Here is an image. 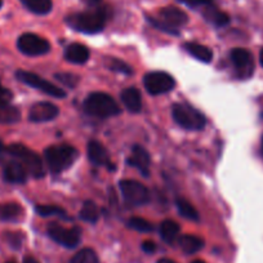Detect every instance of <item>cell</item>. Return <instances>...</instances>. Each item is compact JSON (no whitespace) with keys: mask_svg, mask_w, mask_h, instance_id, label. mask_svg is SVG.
Segmentation results:
<instances>
[{"mask_svg":"<svg viewBox=\"0 0 263 263\" xmlns=\"http://www.w3.org/2000/svg\"><path fill=\"white\" fill-rule=\"evenodd\" d=\"M87 11L78 12L66 17V24L75 31L83 34H97L102 31L110 17V8L103 0H83Z\"/></svg>","mask_w":263,"mask_h":263,"instance_id":"6da1fadb","label":"cell"},{"mask_svg":"<svg viewBox=\"0 0 263 263\" xmlns=\"http://www.w3.org/2000/svg\"><path fill=\"white\" fill-rule=\"evenodd\" d=\"M78 150L72 146H50L45 150L44 158L48 168L52 173H61L69 169L78 159Z\"/></svg>","mask_w":263,"mask_h":263,"instance_id":"7a4b0ae2","label":"cell"},{"mask_svg":"<svg viewBox=\"0 0 263 263\" xmlns=\"http://www.w3.org/2000/svg\"><path fill=\"white\" fill-rule=\"evenodd\" d=\"M84 110L88 115L96 118H111L120 114V107L111 96L106 93H90L84 101Z\"/></svg>","mask_w":263,"mask_h":263,"instance_id":"3957f363","label":"cell"},{"mask_svg":"<svg viewBox=\"0 0 263 263\" xmlns=\"http://www.w3.org/2000/svg\"><path fill=\"white\" fill-rule=\"evenodd\" d=\"M172 115H173L176 123L187 130H201L206 124L205 116L189 103L173 105Z\"/></svg>","mask_w":263,"mask_h":263,"instance_id":"277c9868","label":"cell"},{"mask_svg":"<svg viewBox=\"0 0 263 263\" xmlns=\"http://www.w3.org/2000/svg\"><path fill=\"white\" fill-rule=\"evenodd\" d=\"M6 151L9 155L13 156L16 160L21 161L25 168H26L27 173L31 174L32 177L39 178V177L44 176V166H43L40 156L32 150L27 148L26 146L13 143V145L6 147Z\"/></svg>","mask_w":263,"mask_h":263,"instance_id":"5b68a950","label":"cell"},{"mask_svg":"<svg viewBox=\"0 0 263 263\" xmlns=\"http://www.w3.org/2000/svg\"><path fill=\"white\" fill-rule=\"evenodd\" d=\"M121 195L126 204L132 206H141L145 205L150 200V192L147 187L138 181L133 179H123L119 183Z\"/></svg>","mask_w":263,"mask_h":263,"instance_id":"8992f818","label":"cell"},{"mask_svg":"<svg viewBox=\"0 0 263 263\" xmlns=\"http://www.w3.org/2000/svg\"><path fill=\"white\" fill-rule=\"evenodd\" d=\"M16 78L24 84L29 85V87L34 88V89L40 90V92L45 93V95L50 96V97L54 98H65L66 92L61 89L60 87H57L53 83L48 82L44 78L39 77V75L34 74V72L24 71V70H18L16 72Z\"/></svg>","mask_w":263,"mask_h":263,"instance_id":"52a82bcc","label":"cell"},{"mask_svg":"<svg viewBox=\"0 0 263 263\" xmlns=\"http://www.w3.org/2000/svg\"><path fill=\"white\" fill-rule=\"evenodd\" d=\"M143 85L150 95L159 96L173 90L176 87V80L166 72L153 71L145 75Z\"/></svg>","mask_w":263,"mask_h":263,"instance_id":"ba28073f","label":"cell"},{"mask_svg":"<svg viewBox=\"0 0 263 263\" xmlns=\"http://www.w3.org/2000/svg\"><path fill=\"white\" fill-rule=\"evenodd\" d=\"M17 47L20 52L26 55H31V57L47 54L50 50V44L48 40L31 32L21 35L17 40Z\"/></svg>","mask_w":263,"mask_h":263,"instance_id":"9c48e42d","label":"cell"},{"mask_svg":"<svg viewBox=\"0 0 263 263\" xmlns=\"http://www.w3.org/2000/svg\"><path fill=\"white\" fill-rule=\"evenodd\" d=\"M48 235L53 241L57 244L62 245L65 248H77L80 242V230L78 227H72V229H66V227L61 226L58 223H50L48 227Z\"/></svg>","mask_w":263,"mask_h":263,"instance_id":"30bf717a","label":"cell"},{"mask_svg":"<svg viewBox=\"0 0 263 263\" xmlns=\"http://www.w3.org/2000/svg\"><path fill=\"white\" fill-rule=\"evenodd\" d=\"M232 63L236 67L240 78H249L254 70V62H253V55L249 50L244 48H235L230 53Z\"/></svg>","mask_w":263,"mask_h":263,"instance_id":"8fae6325","label":"cell"},{"mask_svg":"<svg viewBox=\"0 0 263 263\" xmlns=\"http://www.w3.org/2000/svg\"><path fill=\"white\" fill-rule=\"evenodd\" d=\"M60 114V108L50 102L35 103L29 114V119L32 123H47L55 119Z\"/></svg>","mask_w":263,"mask_h":263,"instance_id":"7c38bea8","label":"cell"},{"mask_svg":"<svg viewBox=\"0 0 263 263\" xmlns=\"http://www.w3.org/2000/svg\"><path fill=\"white\" fill-rule=\"evenodd\" d=\"M128 163L129 165L137 168L143 176L147 177L148 173H150L151 159L147 151L142 146H133V148H132V155L128 159Z\"/></svg>","mask_w":263,"mask_h":263,"instance_id":"4fadbf2b","label":"cell"},{"mask_svg":"<svg viewBox=\"0 0 263 263\" xmlns=\"http://www.w3.org/2000/svg\"><path fill=\"white\" fill-rule=\"evenodd\" d=\"M159 14H160L161 21H164L166 25L174 27V29L184 26L189 22V16L182 9L177 8L174 6H169L160 9Z\"/></svg>","mask_w":263,"mask_h":263,"instance_id":"5bb4252c","label":"cell"},{"mask_svg":"<svg viewBox=\"0 0 263 263\" xmlns=\"http://www.w3.org/2000/svg\"><path fill=\"white\" fill-rule=\"evenodd\" d=\"M3 177L8 183H25L27 181V171L18 160H11L6 164Z\"/></svg>","mask_w":263,"mask_h":263,"instance_id":"9a60e30c","label":"cell"},{"mask_svg":"<svg viewBox=\"0 0 263 263\" xmlns=\"http://www.w3.org/2000/svg\"><path fill=\"white\" fill-rule=\"evenodd\" d=\"M121 102L130 112H140L142 108V97L137 88H126L120 95Z\"/></svg>","mask_w":263,"mask_h":263,"instance_id":"2e32d148","label":"cell"},{"mask_svg":"<svg viewBox=\"0 0 263 263\" xmlns=\"http://www.w3.org/2000/svg\"><path fill=\"white\" fill-rule=\"evenodd\" d=\"M65 58L66 61L75 63V65H82V63L87 62L88 58H89V49L85 45L74 43V44H70L66 48Z\"/></svg>","mask_w":263,"mask_h":263,"instance_id":"e0dca14e","label":"cell"},{"mask_svg":"<svg viewBox=\"0 0 263 263\" xmlns=\"http://www.w3.org/2000/svg\"><path fill=\"white\" fill-rule=\"evenodd\" d=\"M203 16L205 17L206 21L211 22V24L214 25L216 27H223L226 26V25H229L230 22L229 14L224 13V12H222L221 9L217 8L213 3L204 7Z\"/></svg>","mask_w":263,"mask_h":263,"instance_id":"ac0fdd59","label":"cell"},{"mask_svg":"<svg viewBox=\"0 0 263 263\" xmlns=\"http://www.w3.org/2000/svg\"><path fill=\"white\" fill-rule=\"evenodd\" d=\"M88 158L95 165H106L108 163L107 150L98 141H90L88 143Z\"/></svg>","mask_w":263,"mask_h":263,"instance_id":"d6986e66","label":"cell"},{"mask_svg":"<svg viewBox=\"0 0 263 263\" xmlns=\"http://www.w3.org/2000/svg\"><path fill=\"white\" fill-rule=\"evenodd\" d=\"M183 48L190 55L195 57L197 61H200V62L209 63L212 60H213V52H212L208 47H205V45L203 44L190 42V43H186V44L183 45Z\"/></svg>","mask_w":263,"mask_h":263,"instance_id":"ffe728a7","label":"cell"},{"mask_svg":"<svg viewBox=\"0 0 263 263\" xmlns=\"http://www.w3.org/2000/svg\"><path fill=\"white\" fill-rule=\"evenodd\" d=\"M24 218V209L17 203H4L0 205V221L18 222Z\"/></svg>","mask_w":263,"mask_h":263,"instance_id":"44dd1931","label":"cell"},{"mask_svg":"<svg viewBox=\"0 0 263 263\" xmlns=\"http://www.w3.org/2000/svg\"><path fill=\"white\" fill-rule=\"evenodd\" d=\"M179 247L187 254H194L197 253L200 249H203L204 241L199 236L195 235H183L179 237Z\"/></svg>","mask_w":263,"mask_h":263,"instance_id":"7402d4cb","label":"cell"},{"mask_svg":"<svg viewBox=\"0 0 263 263\" xmlns=\"http://www.w3.org/2000/svg\"><path fill=\"white\" fill-rule=\"evenodd\" d=\"M179 224L172 219H166L160 224V236L166 244H173L179 234Z\"/></svg>","mask_w":263,"mask_h":263,"instance_id":"603a6c76","label":"cell"},{"mask_svg":"<svg viewBox=\"0 0 263 263\" xmlns=\"http://www.w3.org/2000/svg\"><path fill=\"white\" fill-rule=\"evenodd\" d=\"M30 12L35 14H48L52 11V0H20Z\"/></svg>","mask_w":263,"mask_h":263,"instance_id":"cb8c5ba5","label":"cell"},{"mask_svg":"<svg viewBox=\"0 0 263 263\" xmlns=\"http://www.w3.org/2000/svg\"><path fill=\"white\" fill-rule=\"evenodd\" d=\"M21 119V111L12 106L11 103L8 105H0V124H16Z\"/></svg>","mask_w":263,"mask_h":263,"instance_id":"d4e9b609","label":"cell"},{"mask_svg":"<svg viewBox=\"0 0 263 263\" xmlns=\"http://www.w3.org/2000/svg\"><path fill=\"white\" fill-rule=\"evenodd\" d=\"M98 217H100V211H98V206L96 205V203H93V201H85L83 204L82 211H80V218L85 222L95 223V222H97Z\"/></svg>","mask_w":263,"mask_h":263,"instance_id":"484cf974","label":"cell"},{"mask_svg":"<svg viewBox=\"0 0 263 263\" xmlns=\"http://www.w3.org/2000/svg\"><path fill=\"white\" fill-rule=\"evenodd\" d=\"M177 209H178L179 214L184 218L190 219V221H199V213L196 209L191 205L187 200L184 199H177L176 200Z\"/></svg>","mask_w":263,"mask_h":263,"instance_id":"4316f807","label":"cell"},{"mask_svg":"<svg viewBox=\"0 0 263 263\" xmlns=\"http://www.w3.org/2000/svg\"><path fill=\"white\" fill-rule=\"evenodd\" d=\"M106 67L111 71L120 72L124 75H132L133 74V69L124 61L119 60V58H107L106 60Z\"/></svg>","mask_w":263,"mask_h":263,"instance_id":"83f0119b","label":"cell"},{"mask_svg":"<svg viewBox=\"0 0 263 263\" xmlns=\"http://www.w3.org/2000/svg\"><path fill=\"white\" fill-rule=\"evenodd\" d=\"M70 263H98V257L92 249H82L71 258Z\"/></svg>","mask_w":263,"mask_h":263,"instance_id":"f1b7e54d","label":"cell"},{"mask_svg":"<svg viewBox=\"0 0 263 263\" xmlns=\"http://www.w3.org/2000/svg\"><path fill=\"white\" fill-rule=\"evenodd\" d=\"M126 224H128V227L138 232H151L154 230V226L150 222L143 218H140V217H133V218L128 219Z\"/></svg>","mask_w":263,"mask_h":263,"instance_id":"f546056e","label":"cell"},{"mask_svg":"<svg viewBox=\"0 0 263 263\" xmlns=\"http://www.w3.org/2000/svg\"><path fill=\"white\" fill-rule=\"evenodd\" d=\"M35 212L42 217L63 216L65 214V211L62 208L55 205H36L35 206Z\"/></svg>","mask_w":263,"mask_h":263,"instance_id":"4dcf8cb0","label":"cell"},{"mask_svg":"<svg viewBox=\"0 0 263 263\" xmlns=\"http://www.w3.org/2000/svg\"><path fill=\"white\" fill-rule=\"evenodd\" d=\"M55 79L62 83L63 85H66V87L75 88L79 83L80 78L74 74H70V72H60V74H55Z\"/></svg>","mask_w":263,"mask_h":263,"instance_id":"1f68e13d","label":"cell"},{"mask_svg":"<svg viewBox=\"0 0 263 263\" xmlns=\"http://www.w3.org/2000/svg\"><path fill=\"white\" fill-rule=\"evenodd\" d=\"M147 21L150 22L153 26H155L158 30H161V31L166 32V34H171V35H179V31L178 29H174V27L169 26V25H166L165 22L161 21L160 18H155V17H150L147 16Z\"/></svg>","mask_w":263,"mask_h":263,"instance_id":"d6a6232c","label":"cell"},{"mask_svg":"<svg viewBox=\"0 0 263 263\" xmlns=\"http://www.w3.org/2000/svg\"><path fill=\"white\" fill-rule=\"evenodd\" d=\"M7 241L9 242V245H11L12 248L20 249L22 244L21 234H17V232H8V234H7Z\"/></svg>","mask_w":263,"mask_h":263,"instance_id":"836d02e7","label":"cell"},{"mask_svg":"<svg viewBox=\"0 0 263 263\" xmlns=\"http://www.w3.org/2000/svg\"><path fill=\"white\" fill-rule=\"evenodd\" d=\"M178 2L190 7V8H199V7H205L213 3V0H178Z\"/></svg>","mask_w":263,"mask_h":263,"instance_id":"e575fe53","label":"cell"},{"mask_svg":"<svg viewBox=\"0 0 263 263\" xmlns=\"http://www.w3.org/2000/svg\"><path fill=\"white\" fill-rule=\"evenodd\" d=\"M12 98H13V95L11 90L0 84V105H8L11 103Z\"/></svg>","mask_w":263,"mask_h":263,"instance_id":"d590c367","label":"cell"},{"mask_svg":"<svg viewBox=\"0 0 263 263\" xmlns=\"http://www.w3.org/2000/svg\"><path fill=\"white\" fill-rule=\"evenodd\" d=\"M142 249H143V252L147 253V254H153V253L156 250L155 242L148 241V240H147V241L142 242Z\"/></svg>","mask_w":263,"mask_h":263,"instance_id":"8d00e7d4","label":"cell"},{"mask_svg":"<svg viewBox=\"0 0 263 263\" xmlns=\"http://www.w3.org/2000/svg\"><path fill=\"white\" fill-rule=\"evenodd\" d=\"M24 263H39L34 257H25Z\"/></svg>","mask_w":263,"mask_h":263,"instance_id":"74e56055","label":"cell"},{"mask_svg":"<svg viewBox=\"0 0 263 263\" xmlns=\"http://www.w3.org/2000/svg\"><path fill=\"white\" fill-rule=\"evenodd\" d=\"M158 263H176V262L172 259H168V258H163V259H159Z\"/></svg>","mask_w":263,"mask_h":263,"instance_id":"f35d334b","label":"cell"},{"mask_svg":"<svg viewBox=\"0 0 263 263\" xmlns=\"http://www.w3.org/2000/svg\"><path fill=\"white\" fill-rule=\"evenodd\" d=\"M259 62H260V65H262V67H263V49L260 50V53H259Z\"/></svg>","mask_w":263,"mask_h":263,"instance_id":"ab89813d","label":"cell"},{"mask_svg":"<svg viewBox=\"0 0 263 263\" xmlns=\"http://www.w3.org/2000/svg\"><path fill=\"white\" fill-rule=\"evenodd\" d=\"M4 150H6V147H4V143L2 142V140H0V153H3Z\"/></svg>","mask_w":263,"mask_h":263,"instance_id":"60d3db41","label":"cell"},{"mask_svg":"<svg viewBox=\"0 0 263 263\" xmlns=\"http://www.w3.org/2000/svg\"><path fill=\"white\" fill-rule=\"evenodd\" d=\"M192 263H205L204 262V260H200V259H197V260H194V262Z\"/></svg>","mask_w":263,"mask_h":263,"instance_id":"b9f144b4","label":"cell"},{"mask_svg":"<svg viewBox=\"0 0 263 263\" xmlns=\"http://www.w3.org/2000/svg\"><path fill=\"white\" fill-rule=\"evenodd\" d=\"M3 7V0H0V8Z\"/></svg>","mask_w":263,"mask_h":263,"instance_id":"7bdbcfd3","label":"cell"},{"mask_svg":"<svg viewBox=\"0 0 263 263\" xmlns=\"http://www.w3.org/2000/svg\"><path fill=\"white\" fill-rule=\"evenodd\" d=\"M262 151H263V140H262Z\"/></svg>","mask_w":263,"mask_h":263,"instance_id":"ee69618b","label":"cell"},{"mask_svg":"<svg viewBox=\"0 0 263 263\" xmlns=\"http://www.w3.org/2000/svg\"><path fill=\"white\" fill-rule=\"evenodd\" d=\"M7 263H14V262H7Z\"/></svg>","mask_w":263,"mask_h":263,"instance_id":"f6af8a7d","label":"cell"}]
</instances>
